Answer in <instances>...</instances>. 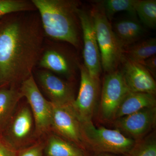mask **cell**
I'll return each mask as SVG.
<instances>
[{"mask_svg": "<svg viewBox=\"0 0 156 156\" xmlns=\"http://www.w3.org/2000/svg\"><path fill=\"white\" fill-rule=\"evenodd\" d=\"M28 12L0 20V88H17L31 76L44 50L40 17Z\"/></svg>", "mask_w": 156, "mask_h": 156, "instance_id": "cell-1", "label": "cell"}, {"mask_svg": "<svg viewBox=\"0 0 156 156\" xmlns=\"http://www.w3.org/2000/svg\"><path fill=\"white\" fill-rule=\"evenodd\" d=\"M38 11L45 35L56 41L66 42L76 48L80 45L77 1L32 0Z\"/></svg>", "mask_w": 156, "mask_h": 156, "instance_id": "cell-2", "label": "cell"}, {"mask_svg": "<svg viewBox=\"0 0 156 156\" xmlns=\"http://www.w3.org/2000/svg\"><path fill=\"white\" fill-rule=\"evenodd\" d=\"M81 126L89 156L105 153L123 155L131 150L136 142L116 129L97 128L92 121L81 122Z\"/></svg>", "mask_w": 156, "mask_h": 156, "instance_id": "cell-3", "label": "cell"}, {"mask_svg": "<svg viewBox=\"0 0 156 156\" xmlns=\"http://www.w3.org/2000/svg\"><path fill=\"white\" fill-rule=\"evenodd\" d=\"M90 13L100 51L102 69L107 73L114 71L122 60L123 48L100 6H94Z\"/></svg>", "mask_w": 156, "mask_h": 156, "instance_id": "cell-4", "label": "cell"}, {"mask_svg": "<svg viewBox=\"0 0 156 156\" xmlns=\"http://www.w3.org/2000/svg\"><path fill=\"white\" fill-rule=\"evenodd\" d=\"M19 90L30 109L37 136L46 134L51 130L52 104L42 95L33 75L21 83Z\"/></svg>", "mask_w": 156, "mask_h": 156, "instance_id": "cell-5", "label": "cell"}, {"mask_svg": "<svg viewBox=\"0 0 156 156\" xmlns=\"http://www.w3.org/2000/svg\"><path fill=\"white\" fill-rule=\"evenodd\" d=\"M10 146L17 151L33 144L36 134L32 114L29 105L16 109L2 133Z\"/></svg>", "mask_w": 156, "mask_h": 156, "instance_id": "cell-6", "label": "cell"}, {"mask_svg": "<svg viewBox=\"0 0 156 156\" xmlns=\"http://www.w3.org/2000/svg\"><path fill=\"white\" fill-rule=\"evenodd\" d=\"M129 92L121 71L116 70L107 74L104 79L98 112L101 121H113L120 104Z\"/></svg>", "mask_w": 156, "mask_h": 156, "instance_id": "cell-7", "label": "cell"}, {"mask_svg": "<svg viewBox=\"0 0 156 156\" xmlns=\"http://www.w3.org/2000/svg\"><path fill=\"white\" fill-rule=\"evenodd\" d=\"M78 15L83 32V65L92 77L99 80L102 70L101 59L91 13L80 8Z\"/></svg>", "mask_w": 156, "mask_h": 156, "instance_id": "cell-8", "label": "cell"}, {"mask_svg": "<svg viewBox=\"0 0 156 156\" xmlns=\"http://www.w3.org/2000/svg\"><path fill=\"white\" fill-rule=\"evenodd\" d=\"M52 105L51 130H53L56 135L87 152L82 134L81 122L71 105L57 106L52 104Z\"/></svg>", "mask_w": 156, "mask_h": 156, "instance_id": "cell-9", "label": "cell"}, {"mask_svg": "<svg viewBox=\"0 0 156 156\" xmlns=\"http://www.w3.org/2000/svg\"><path fill=\"white\" fill-rule=\"evenodd\" d=\"M123 135L135 142L150 134L156 124V106L146 108L112 122Z\"/></svg>", "mask_w": 156, "mask_h": 156, "instance_id": "cell-10", "label": "cell"}, {"mask_svg": "<svg viewBox=\"0 0 156 156\" xmlns=\"http://www.w3.org/2000/svg\"><path fill=\"white\" fill-rule=\"evenodd\" d=\"M80 85L71 106L81 122L92 121L99 91V80L92 77L83 64H80Z\"/></svg>", "mask_w": 156, "mask_h": 156, "instance_id": "cell-11", "label": "cell"}, {"mask_svg": "<svg viewBox=\"0 0 156 156\" xmlns=\"http://www.w3.org/2000/svg\"><path fill=\"white\" fill-rule=\"evenodd\" d=\"M37 74L39 86L52 104L57 106L72 105L75 98L69 83L46 70H40Z\"/></svg>", "mask_w": 156, "mask_h": 156, "instance_id": "cell-12", "label": "cell"}, {"mask_svg": "<svg viewBox=\"0 0 156 156\" xmlns=\"http://www.w3.org/2000/svg\"><path fill=\"white\" fill-rule=\"evenodd\" d=\"M38 63L43 69L70 80H73L80 66L74 57L60 47H50L43 50Z\"/></svg>", "mask_w": 156, "mask_h": 156, "instance_id": "cell-13", "label": "cell"}, {"mask_svg": "<svg viewBox=\"0 0 156 156\" xmlns=\"http://www.w3.org/2000/svg\"><path fill=\"white\" fill-rule=\"evenodd\" d=\"M121 71L130 92L151 93L155 95L156 83L154 77L142 65L123 56Z\"/></svg>", "mask_w": 156, "mask_h": 156, "instance_id": "cell-14", "label": "cell"}, {"mask_svg": "<svg viewBox=\"0 0 156 156\" xmlns=\"http://www.w3.org/2000/svg\"><path fill=\"white\" fill-rule=\"evenodd\" d=\"M154 106H156L155 95L142 92H129L120 104L113 121L142 109Z\"/></svg>", "mask_w": 156, "mask_h": 156, "instance_id": "cell-15", "label": "cell"}, {"mask_svg": "<svg viewBox=\"0 0 156 156\" xmlns=\"http://www.w3.org/2000/svg\"><path fill=\"white\" fill-rule=\"evenodd\" d=\"M112 27L123 50L136 43L145 32L142 25L134 19L122 20L115 23Z\"/></svg>", "mask_w": 156, "mask_h": 156, "instance_id": "cell-16", "label": "cell"}, {"mask_svg": "<svg viewBox=\"0 0 156 156\" xmlns=\"http://www.w3.org/2000/svg\"><path fill=\"white\" fill-rule=\"evenodd\" d=\"M22 98L19 89L17 88H0V134L5 129Z\"/></svg>", "mask_w": 156, "mask_h": 156, "instance_id": "cell-17", "label": "cell"}, {"mask_svg": "<svg viewBox=\"0 0 156 156\" xmlns=\"http://www.w3.org/2000/svg\"><path fill=\"white\" fill-rule=\"evenodd\" d=\"M44 156H89L80 148L56 134L49 136L45 144Z\"/></svg>", "mask_w": 156, "mask_h": 156, "instance_id": "cell-18", "label": "cell"}, {"mask_svg": "<svg viewBox=\"0 0 156 156\" xmlns=\"http://www.w3.org/2000/svg\"><path fill=\"white\" fill-rule=\"evenodd\" d=\"M155 55H156L155 38L136 42L123 50L124 57L137 63Z\"/></svg>", "mask_w": 156, "mask_h": 156, "instance_id": "cell-19", "label": "cell"}, {"mask_svg": "<svg viewBox=\"0 0 156 156\" xmlns=\"http://www.w3.org/2000/svg\"><path fill=\"white\" fill-rule=\"evenodd\" d=\"M137 0H104L95 1L100 6L108 20L118 12L126 11L135 16V8Z\"/></svg>", "mask_w": 156, "mask_h": 156, "instance_id": "cell-20", "label": "cell"}, {"mask_svg": "<svg viewBox=\"0 0 156 156\" xmlns=\"http://www.w3.org/2000/svg\"><path fill=\"white\" fill-rule=\"evenodd\" d=\"M135 11L144 25L149 28H155L156 0H137Z\"/></svg>", "mask_w": 156, "mask_h": 156, "instance_id": "cell-21", "label": "cell"}, {"mask_svg": "<svg viewBox=\"0 0 156 156\" xmlns=\"http://www.w3.org/2000/svg\"><path fill=\"white\" fill-rule=\"evenodd\" d=\"M122 156H156V138L154 132L136 141L127 153Z\"/></svg>", "mask_w": 156, "mask_h": 156, "instance_id": "cell-22", "label": "cell"}, {"mask_svg": "<svg viewBox=\"0 0 156 156\" xmlns=\"http://www.w3.org/2000/svg\"><path fill=\"white\" fill-rule=\"evenodd\" d=\"M36 10L31 1L27 0H0V20L7 15Z\"/></svg>", "mask_w": 156, "mask_h": 156, "instance_id": "cell-23", "label": "cell"}, {"mask_svg": "<svg viewBox=\"0 0 156 156\" xmlns=\"http://www.w3.org/2000/svg\"><path fill=\"white\" fill-rule=\"evenodd\" d=\"M44 145L43 143L34 144L18 151L17 156H44Z\"/></svg>", "mask_w": 156, "mask_h": 156, "instance_id": "cell-24", "label": "cell"}, {"mask_svg": "<svg viewBox=\"0 0 156 156\" xmlns=\"http://www.w3.org/2000/svg\"><path fill=\"white\" fill-rule=\"evenodd\" d=\"M17 152L0 134V156H17Z\"/></svg>", "mask_w": 156, "mask_h": 156, "instance_id": "cell-25", "label": "cell"}, {"mask_svg": "<svg viewBox=\"0 0 156 156\" xmlns=\"http://www.w3.org/2000/svg\"><path fill=\"white\" fill-rule=\"evenodd\" d=\"M139 63L145 67L154 77L156 76V55L151 56Z\"/></svg>", "mask_w": 156, "mask_h": 156, "instance_id": "cell-26", "label": "cell"}, {"mask_svg": "<svg viewBox=\"0 0 156 156\" xmlns=\"http://www.w3.org/2000/svg\"><path fill=\"white\" fill-rule=\"evenodd\" d=\"M93 156H122L120 155L115 154H110V153H100L96 154L94 155Z\"/></svg>", "mask_w": 156, "mask_h": 156, "instance_id": "cell-27", "label": "cell"}]
</instances>
